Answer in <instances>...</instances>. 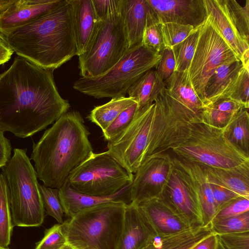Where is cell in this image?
<instances>
[{
	"mask_svg": "<svg viewBox=\"0 0 249 249\" xmlns=\"http://www.w3.org/2000/svg\"><path fill=\"white\" fill-rule=\"evenodd\" d=\"M155 118L147 157L163 153L187 162L232 170L249 165V155L165 89L155 100Z\"/></svg>",
	"mask_w": 249,
	"mask_h": 249,
	"instance_id": "6da1fadb",
	"label": "cell"
},
{
	"mask_svg": "<svg viewBox=\"0 0 249 249\" xmlns=\"http://www.w3.org/2000/svg\"><path fill=\"white\" fill-rule=\"evenodd\" d=\"M53 71L15 57L0 73V129L25 138L68 111L70 104L58 91Z\"/></svg>",
	"mask_w": 249,
	"mask_h": 249,
	"instance_id": "7a4b0ae2",
	"label": "cell"
},
{
	"mask_svg": "<svg viewBox=\"0 0 249 249\" xmlns=\"http://www.w3.org/2000/svg\"><path fill=\"white\" fill-rule=\"evenodd\" d=\"M2 34L18 56L46 69L78 55L70 0H59L32 21Z\"/></svg>",
	"mask_w": 249,
	"mask_h": 249,
	"instance_id": "3957f363",
	"label": "cell"
},
{
	"mask_svg": "<svg viewBox=\"0 0 249 249\" xmlns=\"http://www.w3.org/2000/svg\"><path fill=\"white\" fill-rule=\"evenodd\" d=\"M84 123L79 111H67L34 143L31 159L37 178L45 186L59 189L93 152Z\"/></svg>",
	"mask_w": 249,
	"mask_h": 249,
	"instance_id": "277c9868",
	"label": "cell"
},
{
	"mask_svg": "<svg viewBox=\"0 0 249 249\" xmlns=\"http://www.w3.org/2000/svg\"><path fill=\"white\" fill-rule=\"evenodd\" d=\"M126 205L105 203L69 218L62 224L67 243L76 249H117Z\"/></svg>",
	"mask_w": 249,
	"mask_h": 249,
	"instance_id": "5b68a950",
	"label": "cell"
},
{
	"mask_svg": "<svg viewBox=\"0 0 249 249\" xmlns=\"http://www.w3.org/2000/svg\"><path fill=\"white\" fill-rule=\"evenodd\" d=\"M26 151L15 148L13 156L1 168L13 227H38L45 217L36 173Z\"/></svg>",
	"mask_w": 249,
	"mask_h": 249,
	"instance_id": "8992f818",
	"label": "cell"
},
{
	"mask_svg": "<svg viewBox=\"0 0 249 249\" xmlns=\"http://www.w3.org/2000/svg\"><path fill=\"white\" fill-rule=\"evenodd\" d=\"M161 55L141 43L129 48L121 59L103 74L81 77L73 88L95 98L125 96L130 87L144 72L157 68Z\"/></svg>",
	"mask_w": 249,
	"mask_h": 249,
	"instance_id": "52a82bcc",
	"label": "cell"
},
{
	"mask_svg": "<svg viewBox=\"0 0 249 249\" xmlns=\"http://www.w3.org/2000/svg\"><path fill=\"white\" fill-rule=\"evenodd\" d=\"M128 49L123 19L119 11L99 21L89 46L78 56L80 76L95 77L103 74Z\"/></svg>",
	"mask_w": 249,
	"mask_h": 249,
	"instance_id": "ba28073f",
	"label": "cell"
},
{
	"mask_svg": "<svg viewBox=\"0 0 249 249\" xmlns=\"http://www.w3.org/2000/svg\"><path fill=\"white\" fill-rule=\"evenodd\" d=\"M134 177V174L105 151L93 152L71 172L67 181L73 189L79 193L107 196L131 184Z\"/></svg>",
	"mask_w": 249,
	"mask_h": 249,
	"instance_id": "9c48e42d",
	"label": "cell"
},
{
	"mask_svg": "<svg viewBox=\"0 0 249 249\" xmlns=\"http://www.w3.org/2000/svg\"><path fill=\"white\" fill-rule=\"evenodd\" d=\"M155 118L153 102L138 109L126 129L108 141L107 153L130 173L135 174L147 157Z\"/></svg>",
	"mask_w": 249,
	"mask_h": 249,
	"instance_id": "30bf717a",
	"label": "cell"
},
{
	"mask_svg": "<svg viewBox=\"0 0 249 249\" xmlns=\"http://www.w3.org/2000/svg\"><path fill=\"white\" fill-rule=\"evenodd\" d=\"M239 60L207 18L200 26L195 52L188 69L192 85L204 104L209 78L220 66Z\"/></svg>",
	"mask_w": 249,
	"mask_h": 249,
	"instance_id": "8fae6325",
	"label": "cell"
},
{
	"mask_svg": "<svg viewBox=\"0 0 249 249\" xmlns=\"http://www.w3.org/2000/svg\"><path fill=\"white\" fill-rule=\"evenodd\" d=\"M173 167L172 156L168 153L147 157L135 174L131 184V202L138 204L161 197Z\"/></svg>",
	"mask_w": 249,
	"mask_h": 249,
	"instance_id": "7c38bea8",
	"label": "cell"
},
{
	"mask_svg": "<svg viewBox=\"0 0 249 249\" xmlns=\"http://www.w3.org/2000/svg\"><path fill=\"white\" fill-rule=\"evenodd\" d=\"M171 156L174 170L199 207L202 227H210L216 209L209 176L205 169L202 164Z\"/></svg>",
	"mask_w": 249,
	"mask_h": 249,
	"instance_id": "4fadbf2b",
	"label": "cell"
},
{
	"mask_svg": "<svg viewBox=\"0 0 249 249\" xmlns=\"http://www.w3.org/2000/svg\"><path fill=\"white\" fill-rule=\"evenodd\" d=\"M161 24L202 25L208 15L204 0H147Z\"/></svg>",
	"mask_w": 249,
	"mask_h": 249,
	"instance_id": "5bb4252c",
	"label": "cell"
},
{
	"mask_svg": "<svg viewBox=\"0 0 249 249\" xmlns=\"http://www.w3.org/2000/svg\"><path fill=\"white\" fill-rule=\"evenodd\" d=\"M136 205L156 235L172 234L195 227L161 198L149 199Z\"/></svg>",
	"mask_w": 249,
	"mask_h": 249,
	"instance_id": "9a60e30c",
	"label": "cell"
},
{
	"mask_svg": "<svg viewBox=\"0 0 249 249\" xmlns=\"http://www.w3.org/2000/svg\"><path fill=\"white\" fill-rule=\"evenodd\" d=\"M160 198L192 226L202 227L199 207L189 194L174 167Z\"/></svg>",
	"mask_w": 249,
	"mask_h": 249,
	"instance_id": "2e32d148",
	"label": "cell"
},
{
	"mask_svg": "<svg viewBox=\"0 0 249 249\" xmlns=\"http://www.w3.org/2000/svg\"><path fill=\"white\" fill-rule=\"evenodd\" d=\"M130 186L129 184L111 195L93 196L77 192L70 186L67 181L59 189V196L65 215L70 218L82 211L105 203H130Z\"/></svg>",
	"mask_w": 249,
	"mask_h": 249,
	"instance_id": "e0dca14e",
	"label": "cell"
},
{
	"mask_svg": "<svg viewBox=\"0 0 249 249\" xmlns=\"http://www.w3.org/2000/svg\"><path fill=\"white\" fill-rule=\"evenodd\" d=\"M207 18L231 48L240 60L249 50V42L242 37L230 17L225 0H204Z\"/></svg>",
	"mask_w": 249,
	"mask_h": 249,
	"instance_id": "ac0fdd59",
	"label": "cell"
},
{
	"mask_svg": "<svg viewBox=\"0 0 249 249\" xmlns=\"http://www.w3.org/2000/svg\"><path fill=\"white\" fill-rule=\"evenodd\" d=\"M155 235L137 205L126 204L117 249H141Z\"/></svg>",
	"mask_w": 249,
	"mask_h": 249,
	"instance_id": "d6986e66",
	"label": "cell"
},
{
	"mask_svg": "<svg viewBox=\"0 0 249 249\" xmlns=\"http://www.w3.org/2000/svg\"><path fill=\"white\" fill-rule=\"evenodd\" d=\"M59 0H16L0 15V32L26 24L52 9Z\"/></svg>",
	"mask_w": 249,
	"mask_h": 249,
	"instance_id": "ffe728a7",
	"label": "cell"
},
{
	"mask_svg": "<svg viewBox=\"0 0 249 249\" xmlns=\"http://www.w3.org/2000/svg\"><path fill=\"white\" fill-rule=\"evenodd\" d=\"M78 56L89 46L98 26V19L92 0H70Z\"/></svg>",
	"mask_w": 249,
	"mask_h": 249,
	"instance_id": "44dd1931",
	"label": "cell"
},
{
	"mask_svg": "<svg viewBox=\"0 0 249 249\" xmlns=\"http://www.w3.org/2000/svg\"><path fill=\"white\" fill-rule=\"evenodd\" d=\"M243 67L241 61L237 60L221 65L215 70L204 89L205 107L219 99L230 97Z\"/></svg>",
	"mask_w": 249,
	"mask_h": 249,
	"instance_id": "7402d4cb",
	"label": "cell"
},
{
	"mask_svg": "<svg viewBox=\"0 0 249 249\" xmlns=\"http://www.w3.org/2000/svg\"><path fill=\"white\" fill-rule=\"evenodd\" d=\"M150 5L147 0H122L120 12L129 49L141 43Z\"/></svg>",
	"mask_w": 249,
	"mask_h": 249,
	"instance_id": "603a6c76",
	"label": "cell"
},
{
	"mask_svg": "<svg viewBox=\"0 0 249 249\" xmlns=\"http://www.w3.org/2000/svg\"><path fill=\"white\" fill-rule=\"evenodd\" d=\"M213 232L210 227H195L168 235H155L141 249H190Z\"/></svg>",
	"mask_w": 249,
	"mask_h": 249,
	"instance_id": "cb8c5ba5",
	"label": "cell"
},
{
	"mask_svg": "<svg viewBox=\"0 0 249 249\" xmlns=\"http://www.w3.org/2000/svg\"><path fill=\"white\" fill-rule=\"evenodd\" d=\"M164 83L170 95L194 113L199 114L205 107L189 80L188 71H175Z\"/></svg>",
	"mask_w": 249,
	"mask_h": 249,
	"instance_id": "d4e9b609",
	"label": "cell"
},
{
	"mask_svg": "<svg viewBox=\"0 0 249 249\" xmlns=\"http://www.w3.org/2000/svg\"><path fill=\"white\" fill-rule=\"evenodd\" d=\"M165 89V85L156 68L150 69L141 76L128 89V97L138 104V109L154 102L159 94Z\"/></svg>",
	"mask_w": 249,
	"mask_h": 249,
	"instance_id": "484cf974",
	"label": "cell"
},
{
	"mask_svg": "<svg viewBox=\"0 0 249 249\" xmlns=\"http://www.w3.org/2000/svg\"><path fill=\"white\" fill-rule=\"evenodd\" d=\"M203 165L208 174L220 185L249 198V165L232 170Z\"/></svg>",
	"mask_w": 249,
	"mask_h": 249,
	"instance_id": "4316f807",
	"label": "cell"
},
{
	"mask_svg": "<svg viewBox=\"0 0 249 249\" xmlns=\"http://www.w3.org/2000/svg\"><path fill=\"white\" fill-rule=\"evenodd\" d=\"M136 100L129 97L121 96L112 98L108 102L95 107L88 116L89 120L105 131L116 118Z\"/></svg>",
	"mask_w": 249,
	"mask_h": 249,
	"instance_id": "83f0119b",
	"label": "cell"
},
{
	"mask_svg": "<svg viewBox=\"0 0 249 249\" xmlns=\"http://www.w3.org/2000/svg\"><path fill=\"white\" fill-rule=\"evenodd\" d=\"M249 109L239 110L224 128L225 136L236 147L249 155Z\"/></svg>",
	"mask_w": 249,
	"mask_h": 249,
	"instance_id": "f1b7e54d",
	"label": "cell"
},
{
	"mask_svg": "<svg viewBox=\"0 0 249 249\" xmlns=\"http://www.w3.org/2000/svg\"><path fill=\"white\" fill-rule=\"evenodd\" d=\"M13 226L5 179L0 174V246L7 248L10 243Z\"/></svg>",
	"mask_w": 249,
	"mask_h": 249,
	"instance_id": "f546056e",
	"label": "cell"
},
{
	"mask_svg": "<svg viewBox=\"0 0 249 249\" xmlns=\"http://www.w3.org/2000/svg\"><path fill=\"white\" fill-rule=\"evenodd\" d=\"M201 26L196 28L186 39L172 48L176 62L175 71H188L195 52Z\"/></svg>",
	"mask_w": 249,
	"mask_h": 249,
	"instance_id": "4dcf8cb0",
	"label": "cell"
},
{
	"mask_svg": "<svg viewBox=\"0 0 249 249\" xmlns=\"http://www.w3.org/2000/svg\"><path fill=\"white\" fill-rule=\"evenodd\" d=\"M161 25L150 6L147 15L141 43L144 47L159 54L165 48Z\"/></svg>",
	"mask_w": 249,
	"mask_h": 249,
	"instance_id": "1f68e13d",
	"label": "cell"
},
{
	"mask_svg": "<svg viewBox=\"0 0 249 249\" xmlns=\"http://www.w3.org/2000/svg\"><path fill=\"white\" fill-rule=\"evenodd\" d=\"M230 17L239 34L246 41L249 38V0L243 6L235 0H225Z\"/></svg>",
	"mask_w": 249,
	"mask_h": 249,
	"instance_id": "d6a6232c",
	"label": "cell"
},
{
	"mask_svg": "<svg viewBox=\"0 0 249 249\" xmlns=\"http://www.w3.org/2000/svg\"><path fill=\"white\" fill-rule=\"evenodd\" d=\"M39 190L45 213L62 224L65 213L59 196V189L38 184Z\"/></svg>",
	"mask_w": 249,
	"mask_h": 249,
	"instance_id": "836d02e7",
	"label": "cell"
},
{
	"mask_svg": "<svg viewBox=\"0 0 249 249\" xmlns=\"http://www.w3.org/2000/svg\"><path fill=\"white\" fill-rule=\"evenodd\" d=\"M210 229L217 235L249 231V211L213 221Z\"/></svg>",
	"mask_w": 249,
	"mask_h": 249,
	"instance_id": "e575fe53",
	"label": "cell"
},
{
	"mask_svg": "<svg viewBox=\"0 0 249 249\" xmlns=\"http://www.w3.org/2000/svg\"><path fill=\"white\" fill-rule=\"evenodd\" d=\"M196 29L191 25L174 23L161 24V29L165 47L172 48L186 39Z\"/></svg>",
	"mask_w": 249,
	"mask_h": 249,
	"instance_id": "d590c367",
	"label": "cell"
},
{
	"mask_svg": "<svg viewBox=\"0 0 249 249\" xmlns=\"http://www.w3.org/2000/svg\"><path fill=\"white\" fill-rule=\"evenodd\" d=\"M138 109V104L135 103L122 112L103 131L105 139L110 141L123 132L132 121Z\"/></svg>",
	"mask_w": 249,
	"mask_h": 249,
	"instance_id": "8d00e7d4",
	"label": "cell"
},
{
	"mask_svg": "<svg viewBox=\"0 0 249 249\" xmlns=\"http://www.w3.org/2000/svg\"><path fill=\"white\" fill-rule=\"evenodd\" d=\"M66 243L62 225L56 224L46 230L44 237L36 244L35 249H60Z\"/></svg>",
	"mask_w": 249,
	"mask_h": 249,
	"instance_id": "74e56055",
	"label": "cell"
},
{
	"mask_svg": "<svg viewBox=\"0 0 249 249\" xmlns=\"http://www.w3.org/2000/svg\"><path fill=\"white\" fill-rule=\"evenodd\" d=\"M249 72L243 67L229 98L242 104L245 108L249 107Z\"/></svg>",
	"mask_w": 249,
	"mask_h": 249,
	"instance_id": "f35d334b",
	"label": "cell"
},
{
	"mask_svg": "<svg viewBox=\"0 0 249 249\" xmlns=\"http://www.w3.org/2000/svg\"><path fill=\"white\" fill-rule=\"evenodd\" d=\"M249 211V198L240 196L233 199L219 209L216 212L212 222L219 219L238 215Z\"/></svg>",
	"mask_w": 249,
	"mask_h": 249,
	"instance_id": "ab89813d",
	"label": "cell"
},
{
	"mask_svg": "<svg viewBox=\"0 0 249 249\" xmlns=\"http://www.w3.org/2000/svg\"><path fill=\"white\" fill-rule=\"evenodd\" d=\"M217 236L226 249H249V231Z\"/></svg>",
	"mask_w": 249,
	"mask_h": 249,
	"instance_id": "60d3db41",
	"label": "cell"
},
{
	"mask_svg": "<svg viewBox=\"0 0 249 249\" xmlns=\"http://www.w3.org/2000/svg\"><path fill=\"white\" fill-rule=\"evenodd\" d=\"M160 54L161 55V59L156 70L164 82L169 78L175 71L176 62L171 48L165 47Z\"/></svg>",
	"mask_w": 249,
	"mask_h": 249,
	"instance_id": "b9f144b4",
	"label": "cell"
},
{
	"mask_svg": "<svg viewBox=\"0 0 249 249\" xmlns=\"http://www.w3.org/2000/svg\"><path fill=\"white\" fill-rule=\"evenodd\" d=\"M208 176L215 203L216 212L231 201L241 196L234 192L221 186L209 175Z\"/></svg>",
	"mask_w": 249,
	"mask_h": 249,
	"instance_id": "7bdbcfd3",
	"label": "cell"
},
{
	"mask_svg": "<svg viewBox=\"0 0 249 249\" xmlns=\"http://www.w3.org/2000/svg\"><path fill=\"white\" fill-rule=\"evenodd\" d=\"M95 13L102 20L120 11L122 0H92Z\"/></svg>",
	"mask_w": 249,
	"mask_h": 249,
	"instance_id": "ee69618b",
	"label": "cell"
},
{
	"mask_svg": "<svg viewBox=\"0 0 249 249\" xmlns=\"http://www.w3.org/2000/svg\"><path fill=\"white\" fill-rule=\"evenodd\" d=\"M206 107H210L232 114H235L240 109L245 108L242 104L230 98L219 99Z\"/></svg>",
	"mask_w": 249,
	"mask_h": 249,
	"instance_id": "f6af8a7d",
	"label": "cell"
},
{
	"mask_svg": "<svg viewBox=\"0 0 249 249\" xmlns=\"http://www.w3.org/2000/svg\"><path fill=\"white\" fill-rule=\"evenodd\" d=\"M12 146L10 141L0 129V168L4 167L11 158Z\"/></svg>",
	"mask_w": 249,
	"mask_h": 249,
	"instance_id": "bcb514c9",
	"label": "cell"
},
{
	"mask_svg": "<svg viewBox=\"0 0 249 249\" xmlns=\"http://www.w3.org/2000/svg\"><path fill=\"white\" fill-rule=\"evenodd\" d=\"M218 242L217 235L213 233L198 242L190 249H217Z\"/></svg>",
	"mask_w": 249,
	"mask_h": 249,
	"instance_id": "7dc6e473",
	"label": "cell"
},
{
	"mask_svg": "<svg viewBox=\"0 0 249 249\" xmlns=\"http://www.w3.org/2000/svg\"><path fill=\"white\" fill-rule=\"evenodd\" d=\"M14 52L8 43L0 37V65L7 62Z\"/></svg>",
	"mask_w": 249,
	"mask_h": 249,
	"instance_id": "c3c4849f",
	"label": "cell"
},
{
	"mask_svg": "<svg viewBox=\"0 0 249 249\" xmlns=\"http://www.w3.org/2000/svg\"><path fill=\"white\" fill-rule=\"evenodd\" d=\"M16 0H0V15L5 12Z\"/></svg>",
	"mask_w": 249,
	"mask_h": 249,
	"instance_id": "681fc988",
	"label": "cell"
},
{
	"mask_svg": "<svg viewBox=\"0 0 249 249\" xmlns=\"http://www.w3.org/2000/svg\"><path fill=\"white\" fill-rule=\"evenodd\" d=\"M60 249H76L71 245L68 243H66L63 246H62Z\"/></svg>",
	"mask_w": 249,
	"mask_h": 249,
	"instance_id": "f907efd6",
	"label": "cell"
},
{
	"mask_svg": "<svg viewBox=\"0 0 249 249\" xmlns=\"http://www.w3.org/2000/svg\"><path fill=\"white\" fill-rule=\"evenodd\" d=\"M217 249H226L223 246V245L219 241V240L218 242Z\"/></svg>",
	"mask_w": 249,
	"mask_h": 249,
	"instance_id": "816d5d0a",
	"label": "cell"
},
{
	"mask_svg": "<svg viewBox=\"0 0 249 249\" xmlns=\"http://www.w3.org/2000/svg\"><path fill=\"white\" fill-rule=\"evenodd\" d=\"M0 37L4 40V38L2 34L0 32Z\"/></svg>",
	"mask_w": 249,
	"mask_h": 249,
	"instance_id": "f5cc1de1",
	"label": "cell"
},
{
	"mask_svg": "<svg viewBox=\"0 0 249 249\" xmlns=\"http://www.w3.org/2000/svg\"><path fill=\"white\" fill-rule=\"evenodd\" d=\"M0 249H9L8 248H5L0 246Z\"/></svg>",
	"mask_w": 249,
	"mask_h": 249,
	"instance_id": "db71d44e",
	"label": "cell"
}]
</instances>
